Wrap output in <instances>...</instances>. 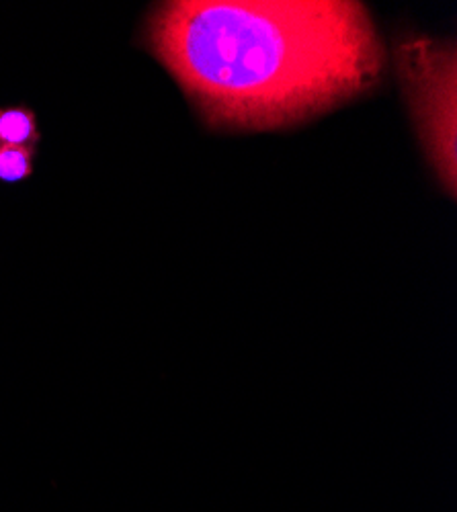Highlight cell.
Masks as SVG:
<instances>
[{
	"mask_svg": "<svg viewBox=\"0 0 457 512\" xmlns=\"http://www.w3.org/2000/svg\"><path fill=\"white\" fill-rule=\"evenodd\" d=\"M33 173V148L0 146V181L21 183Z\"/></svg>",
	"mask_w": 457,
	"mask_h": 512,
	"instance_id": "277c9868",
	"label": "cell"
},
{
	"mask_svg": "<svg viewBox=\"0 0 457 512\" xmlns=\"http://www.w3.org/2000/svg\"><path fill=\"white\" fill-rule=\"evenodd\" d=\"M154 56L214 125L271 130L369 89L382 41L359 3L197 0L160 5Z\"/></svg>",
	"mask_w": 457,
	"mask_h": 512,
	"instance_id": "6da1fadb",
	"label": "cell"
},
{
	"mask_svg": "<svg viewBox=\"0 0 457 512\" xmlns=\"http://www.w3.org/2000/svg\"><path fill=\"white\" fill-rule=\"evenodd\" d=\"M39 138L37 121L27 107L0 109V146L33 148Z\"/></svg>",
	"mask_w": 457,
	"mask_h": 512,
	"instance_id": "3957f363",
	"label": "cell"
},
{
	"mask_svg": "<svg viewBox=\"0 0 457 512\" xmlns=\"http://www.w3.org/2000/svg\"><path fill=\"white\" fill-rule=\"evenodd\" d=\"M398 62L425 148L441 183L455 195V46L427 37L408 39Z\"/></svg>",
	"mask_w": 457,
	"mask_h": 512,
	"instance_id": "7a4b0ae2",
	"label": "cell"
}]
</instances>
